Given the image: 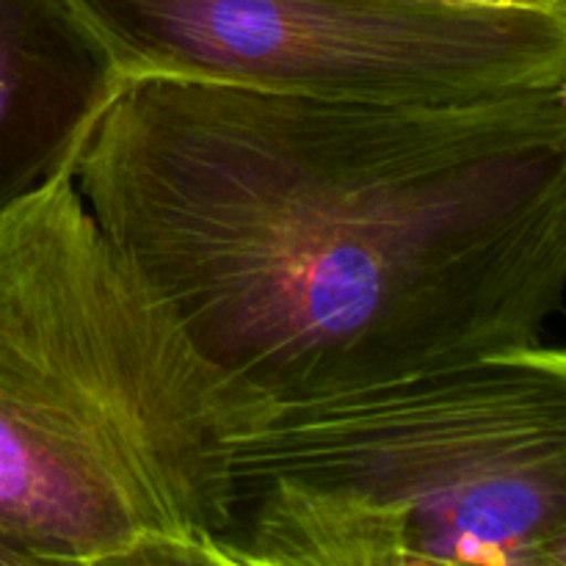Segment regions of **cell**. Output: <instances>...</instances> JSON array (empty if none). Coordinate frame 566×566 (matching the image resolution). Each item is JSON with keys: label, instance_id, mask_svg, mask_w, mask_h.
<instances>
[{"label": "cell", "instance_id": "cell-1", "mask_svg": "<svg viewBox=\"0 0 566 566\" xmlns=\"http://www.w3.org/2000/svg\"><path fill=\"white\" fill-rule=\"evenodd\" d=\"M75 182L199 354L271 403L536 346L566 298V81L390 103L130 77Z\"/></svg>", "mask_w": 566, "mask_h": 566}, {"label": "cell", "instance_id": "cell-2", "mask_svg": "<svg viewBox=\"0 0 566 566\" xmlns=\"http://www.w3.org/2000/svg\"><path fill=\"white\" fill-rule=\"evenodd\" d=\"M274 403L199 354L64 175L0 219V531L25 564L224 566Z\"/></svg>", "mask_w": 566, "mask_h": 566}, {"label": "cell", "instance_id": "cell-3", "mask_svg": "<svg viewBox=\"0 0 566 566\" xmlns=\"http://www.w3.org/2000/svg\"><path fill=\"white\" fill-rule=\"evenodd\" d=\"M566 531V346L274 403L238 442L224 566H539Z\"/></svg>", "mask_w": 566, "mask_h": 566}, {"label": "cell", "instance_id": "cell-4", "mask_svg": "<svg viewBox=\"0 0 566 566\" xmlns=\"http://www.w3.org/2000/svg\"><path fill=\"white\" fill-rule=\"evenodd\" d=\"M130 77L440 103L566 81V0H72Z\"/></svg>", "mask_w": 566, "mask_h": 566}, {"label": "cell", "instance_id": "cell-5", "mask_svg": "<svg viewBox=\"0 0 566 566\" xmlns=\"http://www.w3.org/2000/svg\"><path fill=\"white\" fill-rule=\"evenodd\" d=\"M127 75L72 0H0V219L75 166Z\"/></svg>", "mask_w": 566, "mask_h": 566}, {"label": "cell", "instance_id": "cell-6", "mask_svg": "<svg viewBox=\"0 0 566 566\" xmlns=\"http://www.w3.org/2000/svg\"><path fill=\"white\" fill-rule=\"evenodd\" d=\"M431 3L481 6V9H536V6H553L562 0H431Z\"/></svg>", "mask_w": 566, "mask_h": 566}, {"label": "cell", "instance_id": "cell-7", "mask_svg": "<svg viewBox=\"0 0 566 566\" xmlns=\"http://www.w3.org/2000/svg\"><path fill=\"white\" fill-rule=\"evenodd\" d=\"M539 566H566V531H562V534L542 551Z\"/></svg>", "mask_w": 566, "mask_h": 566}]
</instances>
